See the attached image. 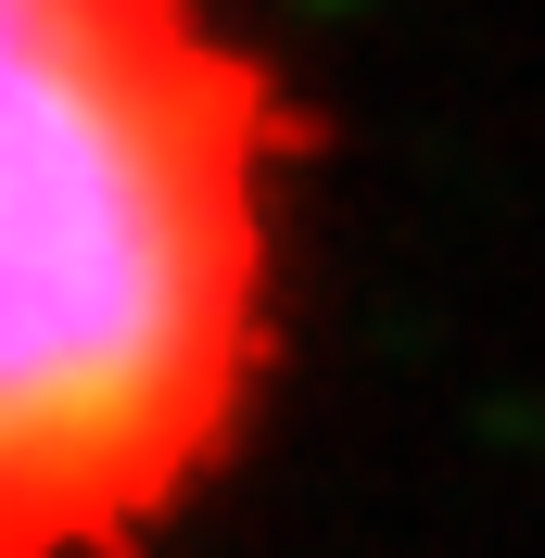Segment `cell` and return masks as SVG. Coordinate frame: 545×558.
Wrapping results in <instances>:
<instances>
[{"instance_id": "cell-1", "label": "cell", "mask_w": 545, "mask_h": 558, "mask_svg": "<svg viewBox=\"0 0 545 558\" xmlns=\"http://www.w3.org/2000/svg\"><path fill=\"white\" fill-rule=\"evenodd\" d=\"M317 114L229 0H0V558H166L267 432Z\"/></svg>"}]
</instances>
